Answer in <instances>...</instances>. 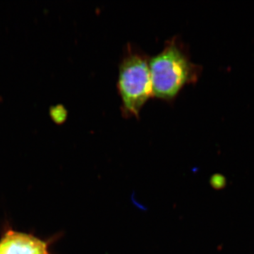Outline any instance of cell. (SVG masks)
I'll use <instances>...</instances> for the list:
<instances>
[{
  "mask_svg": "<svg viewBox=\"0 0 254 254\" xmlns=\"http://www.w3.org/2000/svg\"><path fill=\"white\" fill-rule=\"evenodd\" d=\"M149 66L153 97L165 102L174 101L185 86L196 83L202 72L201 66L190 60L186 46L177 36L150 58Z\"/></svg>",
  "mask_w": 254,
  "mask_h": 254,
  "instance_id": "1",
  "label": "cell"
},
{
  "mask_svg": "<svg viewBox=\"0 0 254 254\" xmlns=\"http://www.w3.org/2000/svg\"><path fill=\"white\" fill-rule=\"evenodd\" d=\"M150 57L136 46L128 44L119 66L118 89L121 110L126 118H139L146 102L153 97Z\"/></svg>",
  "mask_w": 254,
  "mask_h": 254,
  "instance_id": "2",
  "label": "cell"
},
{
  "mask_svg": "<svg viewBox=\"0 0 254 254\" xmlns=\"http://www.w3.org/2000/svg\"><path fill=\"white\" fill-rule=\"evenodd\" d=\"M59 237L42 239L6 225L0 237V254H52L51 246Z\"/></svg>",
  "mask_w": 254,
  "mask_h": 254,
  "instance_id": "3",
  "label": "cell"
},
{
  "mask_svg": "<svg viewBox=\"0 0 254 254\" xmlns=\"http://www.w3.org/2000/svg\"><path fill=\"white\" fill-rule=\"evenodd\" d=\"M222 178H223V177L219 176V175H215L212 177L211 181H210L212 186L215 189L222 188V187L225 185V180H222Z\"/></svg>",
  "mask_w": 254,
  "mask_h": 254,
  "instance_id": "4",
  "label": "cell"
}]
</instances>
